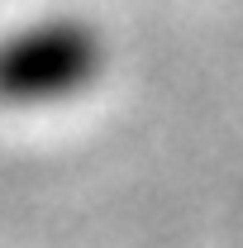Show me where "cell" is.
I'll use <instances>...</instances> for the list:
<instances>
[{
  "label": "cell",
  "instance_id": "obj_1",
  "mask_svg": "<svg viewBox=\"0 0 243 248\" xmlns=\"http://www.w3.org/2000/svg\"><path fill=\"white\" fill-rule=\"evenodd\" d=\"M110 72L105 29L76 10H43L0 33V105L53 110L100 86Z\"/></svg>",
  "mask_w": 243,
  "mask_h": 248
}]
</instances>
